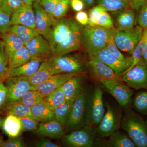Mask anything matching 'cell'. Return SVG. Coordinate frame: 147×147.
Listing matches in <instances>:
<instances>
[{
	"mask_svg": "<svg viewBox=\"0 0 147 147\" xmlns=\"http://www.w3.org/2000/svg\"></svg>",
	"mask_w": 147,
	"mask_h": 147,
	"instance_id": "cell-61",
	"label": "cell"
},
{
	"mask_svg": "<svg viewBox=\"0 0 147 147\" xmlns=\"http://www.w3.org/2000/svg\"><path fill=\"white\" fill-rule=\"evenodd\" d=\"M70 5L71 0H60L53 12L54 18L58 19L64 17L67 13Z\"/></svg>",
	"mask_w": 147,
	"mask_h": 147,
	"instance_id": "cell-42",
	"label": "cell"
},
{
	"mask_svg": "<svg viewBox=\"0 0 147 147\" xmlns=\"http://www.w3.org/2000/svg\"><path fill=\"white\" fill-rule=\"evenodd\" d=\"M2 127L7 135L11 138L18 137L23 131L20 119L11 114H8L5 119Z\"/></svg>",
	"mask_w": 147,
	"mask_h": 147,
	"instance_id": "cell-26",
	"label": "cell"
},
{
	"mask_svg": "<svg viewBox=\"0 0 147 147\" xmlns=\"http://www.w3.org/2000/svg\"><path fill=\"white\" fill-rule=\"evenodd\" d=\"M147 43V28L144 29L142 38L135 47L134 52L132 54L131 57L132 59V63L131 65L126 70L125 72L128 71L132 68L138 63L140 59L143 57V54ZM123 73V74H124ZM122 74V75H123Z\"/></svg>",
	"mask_w": 147,
	"mask_h": 147,
	"instance_id": "cell-36",
	"label": "cell"
},
{
	"mask_svg": "<svg viewBox=\"0 0 147 147\" xmlns=\"http://www.w3.org/2000/svg\"><path fill=\"white\" fill-rule=\"evenodd\" d=\"M40 5L45 11L54 24L57 21V19L54 18L53 13L55 7L60 0H38Z\"/></svg>",
	"mask_w": 147,
	"mask_h": 147,
	"instance_id": "cell-41",
	"label": "cell"
},
{
	"mask_svg": "<svg viewBox=\"0 0 147 147\" xmlns=\"http://www.w3.org/2000/svg\"><path fill=\"white\" fill-rule=\"evenodd\" d=\"M98 5L108 11L118 12L125 9L128 7V0H97Z\"/></svg>",
	"mask_w": 147,
	"mask_h": 147,
	"instance_id": "cell-35",
	"label": "cell"
},
{
	"mask_svg": "<svg viewBox=\"0 0 147 147\" xmlns=\"http://www.w3.org/2000/svg\"><path fill=\"white\" fill-rule=\"evenodd\" d=\"M3 0H0V5L2 3Z\"/></svg>",
	"mask_w": 147,
	"mask_h": 147,
	"instance_id": "cell-59",
	"label": "cell"
},
{
	"mask_svg": "<svg viewBox=\"0 0 147 147\" xmlns=\"http://www.w3.org/2000/svg\"><path fill=\"white\" fill-rule=\"evenodd\" d=\"M114 28V27L112 28L111 29V33H110V36H109L108 42H107V45H106V48L111 54L120 60L126 61L132 58L131 56L130 57H125L121 53V51L119 50L115 43L114 37H113V28Z\"/></svg>",
	"mask_w": 147,
	"mask_h": 147,
	"instance_id": "cell-39",
	"label": "cell"
},
{
	"mask_svg": "<svg viewBox=\"0 0 147 147\" xmlns=\"http://www.w3.org/2000/svg\"><path fill=\"white\" fill-rule=\"evenodd\" d=\"M6 80L7 89V98L4 106L12 104L21 98L33 86L28 77L16 76L8 77Z\"/></svg>",
	"mask_w": 147,
	"mask_h": 147,
	"instance_id": "cell-10",
	"label": "cell"
},
{
	"mask_svg": "<svg viewBox=\"0 0 147 147\" xmlns=\"http://www.w3.org/2000/svg\"><path fill=\"white\" fill-rule=\"evenodd\" d=\"M106 110L100 123L96 127V131L101 137H109L121 128L123 116L121 108L105 103Z\"/></svg>",
	"mask_w": 147,
	"mask_h": 147,
	"instance_id": "cell-5",
	"label": "cell"
},
{
	"mask_svg": "<svg viewBox=\"0 0 147 147\" xmlns=\"http://www.w3.org/2000/svg\"><path fill=\"white\" fill-rule=\"evenodd\" d=\"M123 83L135 90L147 88V62L142 57L121 76Z\"/></svg>",
	"mask_w": 147,
	"mask_h": 147,
	"instance_id": "cell-11",
	"label": "cell"
},
{
	"mask_svg": "<svg viewBox=\"0 0 147 147\" xmlns=\"http://www.w3.org/2000/svg\"><path fill=\"white\" fill-rule=\"evenodd\" d=\"M83 26L72 18L71 26L65 39L56 47L53 55H64L80 49L82 46Z\"/></svg>",
	"mask_w": 147,
	"mask_h": 147,
	"instance_id": "cell-8",
	"label": "cell"
},
{
	"mask_svg": "<svg viewBox=\"0 0 147 147\" xmlns=\"http://www.w3.org/2000/svg\"><path fill=\"white\" fill-rule=\"evenodd\" d=\"M8 70V57L4 42L0 40V76L3 80L5 79Z\"/></svg>",
	"mask_w": 147,
	"mask_h": 147,
	"instance_id": "cell-40",
	"label": "cell"
},
{
	"mask_svg": "<svg viewBox=\"0 0 147 147\" xmlns=\"http://www.w3.org/2000/svg\"><path fill=\"white\" fill-rule=\"evenodd\" d=\"M44 98L41 94L37 90H30L15 102L21 103L31 107L40 101L43 100Z\"/></svg>",
	"mask_w": 147,
	"mask_h": 147,
	"instance_id": "cell-37",
	"label": "cell"
},
{
	"mask_svg": "<svg viewBox=\"0 0 147 147\" xmlns=\"http://www.w3.org/2000/svg\"><path fill=\"white\" fill-rule=\"evenodd\" d=\"M104 146L108 147H135L136 145L127 134L118 130L109 136Z\"/></svg>",
	"mask_w": 147,
	"mask_h": 147,
	"instance_id": "cell-27",
	"label": "cell"
},
{
	"mask_svg": "<svg viewBox=\"0 0 147 147\" xmlns=\"http://www.w3.org/2000/svg\"><path fill=\"white\" fill-rule=\"evenodd\" d=\"M1 38L7 56L25 46L24 42L16 34L9 31L1 34Z\"/></svg>",
	"mask_w": 147,
	"mask_h": 147,
	"instance_id": "cell-29",
	"label": "cell"
},
{
	"mask_svg": "<svg viewBox=\"0 0 147 147\" xmlns=\"http://www.w3.org/2000/svg\"><path fill=\"white\" fill-rule=\"evenodd\" d=\"M43 100L53 110L58 106L63 104L66 101V99L62 88V86L44 97Z\"/></svg>",
	"mask_w": 147,
	"mask_h": 147,
	"instance_id": "cell-32",
	"label": "cell"
},
{
	"mask_svg": "<svg viewBox=\"0 0 147 147\" xmlns=\"http://www.w3.org/2000/svg\"><path fill=\"white\" fill-rule=\"evenodd\" d=\"M65 125L55 119L41 122L38 125L36 133L42 137L52 139H59L63 137Z\"/></svg>",
	"mask_w": 147,
	"mask_h": 147,
	"instance_id": "cell-19",
	"label": "cell"
},
{
	"mask_svg": "<svg viewBox=\"0 0 147 147\" xmlns=\"http://www.w3.org/2000/svg\"><path fill=\"white\" fill-rule=\"evenodd\" d=\"M33 5L34 11L35 29L39 34L47 40L55 24L45 13L38 0L36 1Z\"/></svg>",
	"mask_w": 147,
	"mask_h": 147,
	"instance_id": "cell-15",
	"label": "cell"
},
{
	"mask_svg": "<svg viewBox=\"0 0 147 147\" xmlns=\"http://www.w3.org/2000/svg\"><path fill=\"white\" fill-rule=\"evenodd\" d=\"M85 4V5L88 7H90L93 5L96 0H82Z\"/></svg>",
	"mask_w": 147,
	"mask_h": 147,
	"instance_id": "cell-53",
	"label": "cell"
},
{
	"mask_svg": "<svg viewBox=\"0 0 147 147\" xmlns=\"http://www.w3.org/2000/svg\"><path fill=\"white\" fill-rule=\"evenodd\" d=\"M8 114L21 117H34L32 113L31 107L18 102H14L5 106ZM36 119V118H35Z\"/></svg>",
	"mask_w": 147,
	"mask_h": 147,
	"instance_id": "cell-33",
	"label": "cell"
},
{
	"mask_svg": "<svg viewBox=\"0 0 147 147\" xmlns=\"http://www.w3.org/2000/svg\"><path fill=\"white\" fill-rule=\"evenodd\" d=\"M98 81L121 108H129L134 93L130 87L124 83L110 79H101Z\"/></svg>",
	"mask_w": 147,
	"mask_h": 147,
	"instance_id": "cell-9",
	"label": "cell"
},
{
	"mask_svg": "<svg viewBox=\"0 0 147 147\" xmlns=\"http://www.w3.org/2000/svg\"><path fill=\"white\" fill-rule=\"evenodd\" d=\"M24 4L21 0H3L0 7L11 16Z\"/></svg>",
	"mask_w": 147,
	"mask_h": 147,
	"instance_id": "cell-43",
	"label": "cell"
},
{
	"mask_svg": "<svg viewBox=\"0 0 147 147\" xmlns=\"http://www.w3.org/2000/svg\"><path fill=\"white\" fill-rule=\"evenodd\" d=\"M25 46L28 50L32 58L47 59L53 55L48 41L39 34L26 43Z\"/></svg>",
	"mask_w": 147,
	"mask_h": 147,
	"instance_id": "cell-18",
	"label": "cell"
},
{
	"mask_svg": "<svg viewBox=\"0 0 147 147\" xmlns=\"http://www.w3.org/2000/svg\"><path fill=\"white\" fill-rule=\"evenodd\" d=\"M146 1L147 0H128L129 5L133 10L137 11Z\"/></svg>",
	"mask_w": 147,
	"mask_h": 147,
	"instance_id": "cell-52",
	"label": "cell"
},
{
	"mask_svg": "<svg viewBox=\"0 0 147 147\" xmlns=\"http://www.w3.org/2000/svg\"><path fill=\"white\" fill-rule=\"evenodd\" d=\"M46 59L40 57L32 58L26 63L16 68L9 69L6 78L16 76L31 77L36 72L42 62Z\"/></svg>",
	"mask_w": 147,
	"mask_h": 147,
	"instance_id": "cell-23",
	"label": "cell"
},
{
	"mask_svg": "<svg viewBox=\"0 0 147 147\" xmlns=\"http://www.w3.org/2000/svg\"><path fill=\"white\" fill-rule=\"evenodd\" d=\"M79 73H60L55 74L42 84L33 86L32 89L37 90L44 97H45L54 90L62 86L71 77Z\"/></svg>",
	"mask_w": 147,
	"mask_h": 147,
	"instance_id": "cell-17",
	"label": "cell"
},
{
	"mask_svg": "<svg viewBox=\"0 0 147 147\" xmlns=\"http://www.w3.org/2000/svg\"><path fill=\"white\" fill-rule=\"evenodd\" d=\"M72 18H62L57 19L53 26L49 39L47 40L52 53L58 45L65 38L71 26Z\"/></svg>",
	"mask_w": 147,
	"mask_h": 147,
	"instance_id": "cell-16",
	"label": "cell"
},
{
	"mask_svg": "<svg viewBox=\"0 0 147 147\" xmlns=\"http://www.w3.org/2000/svg\"><path fill=\"white\" fill-rule=\"evenodd\" d=\"M4 121V119H3V118L1 117H0V127L3 126Z\"/></svg>",
	"mask_w": 147,
	"mask_h": 147,
	"instance_id": "cell-56",
	"label": "cell"
},
{
	"mask_svg": "<svg viewBox=\"0 0 147 147\" xmlns=\"http://www.w3.org/2000/svg\"><path fill=\"white\" fill-rule=\"evenodd\" d=\"M3 142V140L2 138L1 135H0V145H1V144H2V143Z\"/></svg>",
	"mask_w": 147,
	"mask_h": 147,
	"instance_id": "cell-57",
	"label": "cell"
},
{
	"mask_svg": "<svg viewBox=\"0 0 147 147\" xmlns=\"http://www.w3.org/2000/svg\"><path fill=\"white\" fill-rule=\"evenodd\" d=\"M75 19L83 26H85L88 24V14L86 11H82L77 12L75 15Z\"/></svg>",
	"mask_w": 147,
	"mask_h": 147,
	"instance_id": "cell-48",
	"label": "cell"
},
{
	"mask_svg": "<svg viewBox=\"0 0 147 147\" xmlns=\"http://www.w3.org/2000/svg\"><path fill=\"white\" fill-rule=\"evenodd\" d=\"M11 26L21 25L35 29L34 10L32 5L24 4L11 16Z\"/></svg>",
	"mask_w": 147,
	"mask_h": 147,
	"instance_id": "cell-21",
	"label": "cell"
},
{
	"mask_svg": "<svg viewBox=\"0 0 147 147\" xmlns=\"http://www.w3.org/2000/svg\"><path fill=\"white\" fill-rule=\"evenodd\" d=\"M99 136L96 127L86 125L84 127L71 131L63 137V142L67 146L92 147L97 145Z\"/></svg>",
	"mask_w": 147,
	"mask_h": 147,
	"instance_id": "cell-4",
	"label": "cell"
},
{
	"mask_svg": "<svg viewBox=\"0 0 147 147\" xmlns=\"http://www.w3.org/2000/svg\"><path fill=\"white\" fill-rule=\"evenodd\" d=\"M103 92L99 85L87 90L86 125L96 127L105 113Z\"/></svg>",
	"mask_w": 147,
	"mask_h": 147,
	"instance_id": "cell-2",
	"label": "cell"
},
{
	"mask_svg": "<svg viewBox=\"0 0 147 147\" xmlns=\"http://www.w3.org/2000/svg\"><path fill=\"white\" fill-rule=\"evenodd\" d=\"M3 80V79L2 78H1V77L0 76V84H1V82H2V81Z\"/></svg>",
	"mask_w": 147,
	"mask_h": 147,
	"instance_id": "cell-58",
	"label": "cell"
},
{
	"mask_svg": "<svg viewBox=\"0 0 147 147\" xmlns=\"http://www.w3.org/2000/svg\"><path fill=\"white\" fill-rule=\"evenodd\" d=\"M146 123H147V118L146 120Z\"/></svg>",
	"mask_w": 147,
	"mask_h": 147,
	"instance_id": "cell-60",
	"label": "cell"
},
{
	"mask_svg": "<svg viewBox=\"0 0 147 147\" xmlns=\"http://www.w3.org/2000/svg\"><path fill=\"white\" fill-rule=\"evenodd\" d=\"M137 15V23L143 29L147 28V0L139 8Z\"/></svg>",
	"mask_w": 147,
	"mask_h": 147,
	"instance_id": "cell-46",
	"label": "cell"
},
{
	"mask_svg": "<svg viewBox=\"0 0 147 147\" xmlns=\"http://www.w3.org/2000/svg\"><path fill=\"white\" fill-rule=\"evenodd\" d=\"M24 142L18 137L11 138L6 141H3L0 145L1 147H25Z\"/></svg>",
	"mask_w": 147,
	"mask_h": 147,
	"instance_id": "cell-47",
	"label": "cell"
},
{
	"mask_svg": "<svg viewBox=\"0 0 147 147\" xmlns=\"http://www.w3.org/2000/svg\"><path fill=\"white\" fill-rule=\"evenodd\" d=\"M112 28L92 26L88 25L83 27L82 45L89 56H91L106 47Z\"/></svg>",
	"mask_w": 147,
	"mask_h": 147,
	"instance_id": "cell-3",
	"label": "cell"
},
{
	"mask_svg": "<svg viewBox=\"0 0 147 147\" xmlns=\"http://www.w3.org/2000/svg\"><path fill=\"white\" fill-rule=\"evenodd\" d=\"M88 24L92 26L112 28L114 22L108 11L102 6L98 5L90 9L88 13Z\"/></svg>",
	"mask_w": 147,
	"mask_h": 147,
	"instance_id": "cell-20",
	"label": "cell"
},
{
	"mask_svg": "<svg viewBox=\"0 0 147 147\" xmlns=\"http://www.w3.org/2000/svg\"><path fill=\"white\" fill-rule=\"evenodd\" d=\"M116 13L118 14L115 19V24L117 30H128L136 26L137 15L135 10L127 8Z\"/></svg>",
	"mask_w": 147,
	"mask_h": 147,
	"instance_id": "cell-24",
	"label": "cell"
},
{
	"mask_svg": "<svg viewBox=\"0 0 147 147\" xmlns=\"http://www.w3.org/2000/svg\"><path fill=\"white\" fill-rule=\"evenodd\" d=\"M7 57L8 69L20 66L32 59L30 54L25 46L8 55Z\"/></svg>",
	"mask_w": 147,
	"mask_h": 147,
	"instance_id": "cell-28",
	"label": "cell"
},
{
	"mask_svg": "<svg viewBox=\"0 0 147 147\" xmlns=\"http://www.w3.org/2000/svg\"><path fill=\"white\" fill-rule=\"evenodd\" d=\"M143 58L147 62V43L144 54H143Z\"/></svg>",
	"mask_w": 147,
	"mask_h": 147,
	"instance_id": "cell-55",
	"label": "cell"
},
{
	"mask_svg": "<svg viewBox=\"0 0 147 147\" xmlns=\"http://www.w3.org/2000/svg\"><path fill=\"white\" fill-rule=\"evenodd\" d=\"M25 4L27 5H32L36 0H21Z\"/></svg>",
	"mask_w": 147,
	"mask_h": 147,
	"instance_id": "cell-54",
	"label": "cell"
},
{
	"mask_svg": "<svg viewBox=\"0 0 147 147\" xmlns=\"http://www.w3.org/2000/svg\"><path fill=\"white\" fill-rule=\"evenodd\" d=\"M11 15L0 7V34L5 33L9 30L11 26Z\"/></svg>",
	"mask_w": 147,
	"mask_h": 147,
	"instance_id": "cell-45",
	"label": "cell"
},
{
	"mask_svg": "<svg viewBox=\"0 0 147 147\" xmlns=\"http://www.w3.org/2000/svg\"><path fill=\"white\" fill-rule=\"evenodd\" d=\"M67 54L53 55L49 58L57 74L84 72L85 65L83 61Z\"/></svg>",
	"mask_w": 147,
	"mask_h": 147,
	"instance_id": "cell-12",
	"label": "cell"
},
{
	"mask_svg": "<svg viewBox=\"0 0 147 147\" xmlns=\"http://www.w3.org/2000/svg\"><path fill=\"white\" fill-rule=\"evenodd\" d=\"M19 118L22 124L23 131H35L38 128L39 121L36 119L31 117Z\"/></svg>",
	"mask_w": 147,
	"mask_h": 147,
	"instance_id": "cell-44",
	"label": "cell"
},
{
	"mask_svg": "<svg viewBox=\"0 0 147 147\" xmlns=\"http://www.w3.org/2000/svg\"><path fill=\"white\" fill-rule=\"evenodd\" d=\"M85 5V4L82 0H71V7L73 10L76 12L83 10Z\"/></svg>",
	"mask_w": 147,
	"mask_h": 147,
	"instance_id": "cell-51",
	"label": "cell"
},
{
	"mask_svg": "<svg viewBox=\"0 0 147 147\" xmlns=\"http://www.w3.org/2000/svg\"><path fill=\"white\" fill-rule=\"evenodd\" d=\"M9 31L16 34L25 45L39 34L36 29L21 25H11Z\"/></svg>",
	"mask_w": 147,
	"mask_h": 147,
	"instance_id": "cell-31",
	"label": "cell"
},
{
	"mask_svg": "<svg viewBox=\"0 0 147 147\" xmlns=\"http://www.w3.org/2000/svg\"><path fill=\"white\" fill-rule=\"evenodd\" d=\"M134 109L142 115H147V91L137 93L132 99Z\"/></svg>",
	"mask_w": 147,
	"mask_h": 147,
	"instance_id": "cell-38",
	"label": "cell"
},
{
	"mask_svg": "<svg viewBox=\"0 0 147 147\" xmlns=\"http://www.w3.org/2000/svg\"><path fill=\"white\" fill-rule=\"evenodd\" d=\"M33 115L39 122H45L55 119L54 110L51 109L44 100L31 107Z\"/></svg>",
	"mask_w": 147,
	"mask_h": 147,
	"instance_id": "cell-30",
	"label": "cell"
},
{
	"mask_svg": "<svg viewBox=\"0 0 147 147\" xmlns=\"http://www.w3.org/2000/svg\"><path fill=\"white\" fill-rule=\"evenodd\" d=\"M90 57L87 67L91 74L98 81L101 79H110L123 83L122 75L117 74L112 69L96 58L92 57Z\"/></svg>",
	"mask_w": 147,
	"mask_h": 147,
	"instance_id": "cell-14",
	"label": "cell"
},
{
	"mask_svg": "<svg viewBox=\"0 0 147 147\" xmlns=\"http://www.w3.org/2000/svg\"><path fill=\"white\" fill-rule=\"evenodd\" d=\"M7 89L2 82L0 84V109L4 106L7 98Z\"/></svg>",
	"mask_w": 147,
	"mask_h": 147,
	"instance_id": "cell-50",
	"label": "cell"
},
{
	"mask_svg": "<svg viewBox=\"0 0 147 147\" xmlns=\"http://www.w3.org/2000/svg\"><path fill=\"white\" fill-rule=\"evenodd\" d=\"M86 78L84 72L79 73L69 79L62 86L66 100L75 99L81 92Z\"/></svg>",
	"mask_w": 147,
	"mask_h": 147,
	"instance_id": "cell-22",
	"label": "cell"
},
{
	"mask_svg": "<svg viewBox=\"0 0 147 147\" xmlns=\"http://www.w3.org/2000/svg\"><path fill=\"white\" fill-rule=\"evenodd\" d=\"M35 146L37 147H58L59 145L55 144L50 139L47 138L42 139L37 141L35 144Z\"/></svg>",
	"mask_w": 147,
	"mask_h": 147,
	"instance_id": "cell-49",
	"label": "cell"
},
{
	"mask_svg": "<svg viewBox=\"0 0 147 147\" xmlns=\"http://www.w3.org/2000/svg\"><path fill=\"white\" fill-rule=\"evenodd\" d=\"M74 99L66 100L63 104L54 109L55 119L65 125L68 119Z\"/></svg>",
	"mask_w": 147,
	"mask_h": 147,
	"instance_id": "cell-34",
	"label": "cell"
},
{
	"mask_svg": "<svg viewBox=\"0 0 147 147\" xmlns=\"http://www.w3.org/2000/svg\"><path fill=\"white\" fill-rule=\"evenodd\" d=\"M96 58L110 68L117 74L122 75L131 65L132 59L126 61L119 59L109 52L106 47L90 56Z\"/></svg>",
	"mask_w": 147,
	"mask_h": 147,
	"instance_id": "cell-13",
	"label": "cell"
},
{
	"mask_svg": "<svg viewBox=\"0 0 147 147\" xmlns=\"http://www.w3.org/2000/svg\"><path fill=\"white\" fill-rule=\"evenodd\" d=\"M87 90L83 87L74 99L68 119L65 125L69 131L80 129L86 125Z\"/></svg>",
	"mask_w": 147,
	"mask_h": 147,
	"instance_id": "cell-7",
	"label": "cell"
},
{
	"mask_svg": "<svg viewBox=\"0 0 147 147\" xmlns=\"http://www.w3.org/2000/svg\"><path fill=\"white\" fill-rule=\"evenodd\" d=\"M143 31L144 29L139 25L126 31L118 30L114 27V41L121 51L132 55L142 38Z\"/></svg>",
	"mask_w": 147,
	"mask_h": 147,
	"instance_id": "cell-6",
	"label": "cell"
},
{
	"mask_svg": "<svg viewBox=\"0 0 147 147\" xmlns=\"http://www.w3.org/2000/svg\"><path fill=\"white\" fill-rule=\"evenodd\" d=\"M56 74L55 68L48 58L42 62L36 72L31 77H29V80L32 86H36Z\"/></svg>",
	"mask_w": 147,
	"mask_h": 147,
	"instance_id": "cell-25",
	"label": "cell"
},
{
	"mask_svg": "<svg viewBox=\"0 0 147 147\" xmlns=\"http://www.w3.org/2000/svg\"><path fill=\"white\" fill-rule=\"evenodd\" d=\"M121 127L136 147H147L146 122L129 108L124 109Z\"/></svg>",
	"mask_w": 147,
	"mask_h": 147,
	"instance_id": "cell-1",
	"label": "cell"
}]
</instances>
